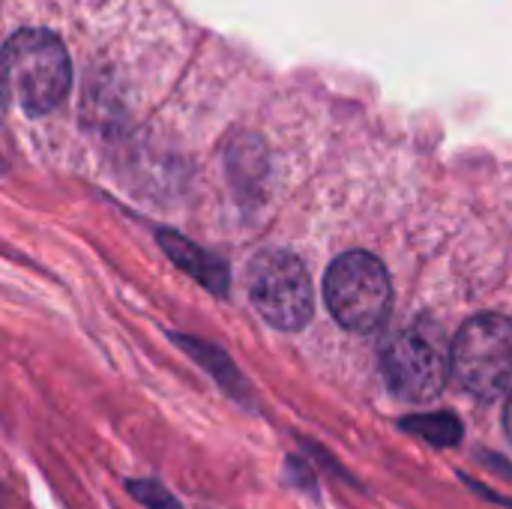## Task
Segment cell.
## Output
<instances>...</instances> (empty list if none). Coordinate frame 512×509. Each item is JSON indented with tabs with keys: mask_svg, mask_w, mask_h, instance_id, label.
<instances>
[{
	"mask_svg": "<svg viewBox=\"0 0 512 509\" xmlns=\"http://www.w3.org/2000/svg\"><path fill=\"white\" fill-rule=\"evenodd\" d=\"M177 342H180L192 357H198L201 366H207V369L213 372V378H219L222 384L237 381V372L231 369L228 357H225L219 348H210V345H204V342H198V339H186V336H177Z\"/></svg>",
	"mask_w": 512,
	"mask_h": 509,
	"instance_id": "8",
	"label": "cell"
},
{
	"mask_svg": "<svg viewBox=\"0 0 512 509\" xmlns=\"http://www.w3.org/2000/svg\"><path fill=\"white\" fill-rule=\"evenodd\" d=\"M504 429H507V438L512 441V393H510V402H507V408H504Z\"/></svg>",
	"mask_w": 512,
	"mask_h": 509,
	"instance_id": "10",
	"label": "cell"
},
{
	"mask_svg": "<svg viewBox=\"0 0 512 509\" xmlns=\"http://www.w3.org/2000/svg\"><path fill=\"white\" fill-rule=\"evenodd\" d=\"M159 243H162L165 255L180 270H186L195 282H201L207 291H213V294H225L228 291V270L222 267V261H216L198 243H189L186 237H180L174 231H159Z\"/></svg>",
	"mask_w": 512,
	"mask_h": 509,
	"instance_id": "6",
	"label": "cell"
},
{
	"mask_svg": "<svg viewBox=\"0 0 512 509\" xmlns=\"http://www.w3.org/2000/svg\"><path fill=\"white\" fill-rule=\"evenodd\" d=\"M402 429L435 444V447H456L462 441V423L456 414H420L402 420Z\"/></svg>",
	"mask_w": 512,
	"mask_h": 509,
	"instance_id": "7",
	"label": "cell"
},
{
	"mask_svg": "<svg viewBox=\"0 0 512 509\" xmlns=\"http://www.w3.org/2000/svg\"><path fill=\"white\" fill-rule=\"evenodd\" d=\"M387 387L405 402H429L447 384V357L441 345L420 327L399 330L381 351Z\"/></svg>",
	"mask_w": 512,
	"mask_h": 509,
	"instance_id": "5",
	"label": "cell"
},
{
	"mask_svg": "<svg viewBox=\"0 0 512 509\" xmlns=\"http://www.w3.org/2000/svg\"><path fill=\"white\" fill-rule=\"evenodd\" d=\"M324 300L330 315L354 333L378 330L393 306V282L387 267L369 252L339 255L324 276Z\"/></svg>",
	"mask_w": 512,
	"mask_h": 509,
	"instance_id": "2",
	"label": "cell"
},
{
	"mask_svg": "<svg viewBox=\"0 0 512 509\" xmlns=\"http://www.w3.org/2000/svg\"><path fill=\"white\" fill-rule=\"evenodd\" d=\"M129 492L138 504H144L147 509H183L180 501L165 486H159L156 480H132Z\"/></svg>",
	"mask_w": 512,
	"mask_h": 509,
	"instance_id": "9",
	"label": "cell"
},
{
	"mask_svg": "<svg viewBox=\"0 0 512 509\" xmlns=\"http://www.w3.org/2000/svg\"><path fill=\"white\" fill-rule=\"evenodd\" d=\"M249 300L276 330H300L315 312L312 279L291 252H261L249 267Z\"/></svg>",
	"mask_w": 512,
	"mask_h": 509,
	"instance_id": "4",
	"label": "cell"
},
{
	"mask_svg": "<svg viewBox=\"0 0 512 509\" xmlns=\"http://www.w3.org/2000/svg\"><path fill=\"white\" fill-rule=\"evenodd\" d=\"M450 366L456 381L477 399L512 393V321L504 315H477L453 339Z\"/></svg>",
	"mask_w": 512,
	"mask_h": 509,
	"instance_id": "3",
	"label": "cell"
},
{
	"mask_svg": "<svg viewBox=\"0 0 512 509\" xmlns=\"http://www.w3.org/2000/svg\"><path fill=\"white\" fill-rule=\"evenodd\" d=\"M72 84L63 42L36 27L12 33L0 48V105L39 117L54 111Z\"/></svg>",
	"mask_w": 512,
	"mask_h": 509,
	"instance_id": "1",
	"label": "cell"
}]
</instances>
